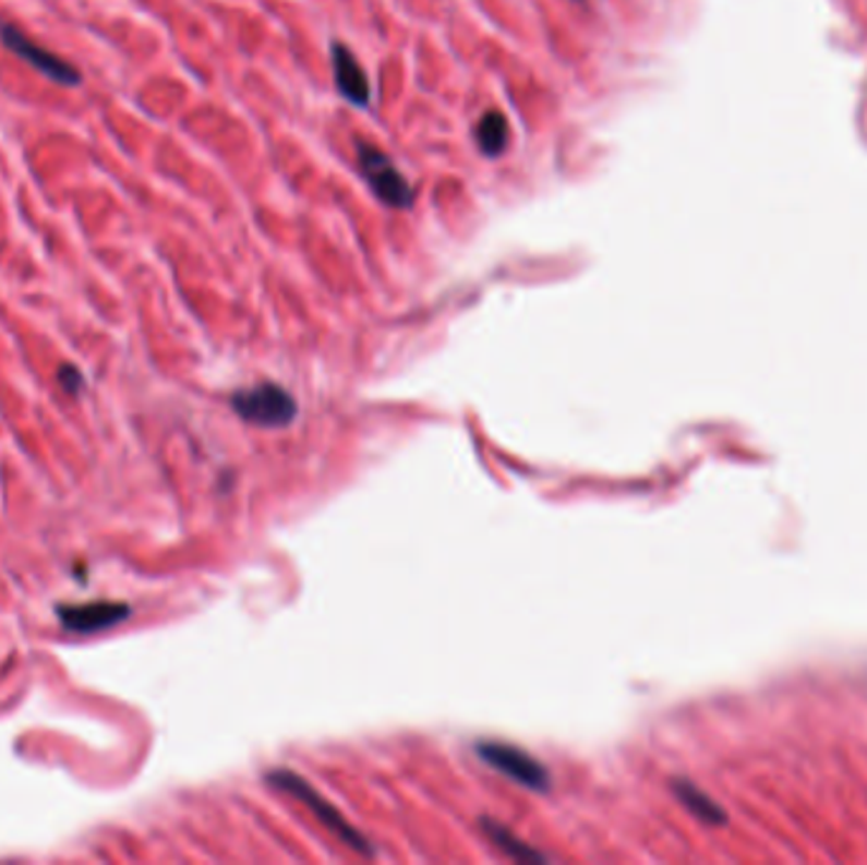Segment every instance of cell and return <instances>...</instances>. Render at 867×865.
I'll return each instance as SVG.
<instances>
[{
	"label": "cell",
	"mask_w": 867,
	"mask_h": 865,
	"mask_svg": "<svg viewBox=\"0 0 867 865\" xmlns=\"http://www.w3.org/2000/svg\"><path fill=\"white\" fill-rule=\"evenodd\" d=\"M267 779H269V784L277 786V790L294 794L297 800L304 802V805H308L312 813L317 815V820L323 822L327 830H333L335 836L342 840V843L350 845L353 851L363 853V855H373V848L369 840H365L361 832H358L353 825H350L346 817H342L338 809L330 805V802H327L325 797H320V794L312 790V786L304 782L300 774H294V771H287V769H277V771H272V774H267Z\"/></svg>",
	"instance_id": "cell-3"
},
{
	"label": "cell",
	"mask_w": 867,
	"mask_h": 865,
	"mask_svg": "<svg viewBox=\"0 0 867 865\" xmlns=\"http://www.w3.org/2000/svg\"><path fill=\"white\" fill-rule=\"evenodd\" d=\"M333 72H335V87L350 105L365 107L371 103V82L361 61L356 59V53L348 49L346 44H333Z\"/></svg>",
	"instance_id": "cell-7"
},
{
	"label": "cell",
	"mask_w": 867,
	"mask_h": 865,
	"mask_svg": "<svg viewBox=\"0 0 867 865\" xmlns=\"http://www.w3.org/2000/svg\"><path fill=\"white\" fill-rule=\"evenodd\" d=\"M59 384L67 388L69 394H76L82 388V373L74 365H61L59 369Z\"/></svg>",
	"instance_id": "cell-11"
},
{
	"label": "cell",
	"mask_w": 867,
	"mask_h": 865,
	"mask_svg": "<svg viewBox=\"0 0 867 865\" xmlns=\"http://www.w3.org/2000/svg\"><path fill=\"white\" fill-rule=\"evenodd\" d=\"M358 170L365 178V183L371 185V191L376 193V199L388 208H409L417 199V191L409 183L401 170L396 168V163L381 151V147L371 143L358 145Z\"/></svg>",
	"instance_id": "cell-2"
},
{
	"label": "cell",
	"mask_w": 867,
	"mask_h": 865,
	"mask_svg": "<svg viewBox=\"0 0 867 865\" xmlns=\"http://www.w3.org/2000/svg\"><path fill=\"white\" fill-rule=\"evenodd\" d=\"M474 140H478L480 153L487 155V158L503 155L507 143H510V124H507L505 115L497 112V109L484 112L474 124Z\"/></svg>",
	"instance_id": "cell-8"
},
{
	"label": "cell",
	"mask_w": 867,
	"mask_h": 865,
	"mask_svg": "<svg viewBox=\"0 0 867 865\" xmlns=\"http://www.w3.org/2000/svg\"><path fill=\"white\" fill-rule=\"evenodd\" d=\"M0 44H3L11 53H15V57L26 61L28 67H34L36 72H41L46 80H51L53 84H61V87H80L82 84L80 69L69 64L67 59L57 57L53 51L44 49L41 44L31 41V38L23 34L19 26H13V23H0Z\"/></svg>",
	"instance_id": "cell-4"
},
{
	"label": "cell",
	"mask_w": 867,
	"mask_h": 865,
	"mask_svg": "<svg viewBox=\"0 0 867 865\" xmlns=\"http://www.w3.org/2000/svg\"><path fill=\"white\" fill-rule=\"evenodd\" d=\"M61 627L69 633H99V629L120 625L132 614V606L124 602H89V604H59L57 606Z\"/></svg>",
	"instance_id": "cell-6"
},
{
	"label": "cell",
	"mask_w": 867,
	"mask_h": 865,
	"mask_svg": "<svg viewBox=\"0 0 867 865\" xmlns=\"http://www.w3.org/2000/svg\"><path fill=\"white\" fill-rule=\"evenodd\" d=\"M675 794H677L679 800L685 802L687 807L693 809L695 815L702 817V820H708V822H723V813L715 807V802H713V800H708L706 794L695 790V786H693L690 782H683V779H679V782H675Z\"/></svg>",
	"instance_id": "cell-10"
},
{
	"label": "cell",
	"mask_w": 867,
	"mask_h": 865,
	"mask_svg": "<svg viewBox=\"0 0 867 865\" xmlns=\"http://www.w3.org/2000/svg\"><path fill=\"white\" fill-rule=\"evenodd\" d=\"M482 830L487 832V836L492 838V843H495L499 851H505L507 855H513V858H518V861H538V863L545 861L541 853L533 851V848L515 838L510 830L503 828V825H497V822H492V820H482Z\"/></svg>",
	"instance_id": "cell-9"
},
{
	"label": "cell",
	"mask_w": 867,
	"mask_h": 865,
	"mask_svg": "<svg viewBox=\"0 0 867 865\" xmlns=\"http://www.w3.org/2000/svg\"><path fill=\"white\" fill-rule=\"evenodd\" d=\"M231 407L244 422L262 427V430H282L297 417L294 396L277 384L241 388L231 396Z\"/></svg>",
	"instance_id": "cell-1"
},
{
	"label": "cell",
	"mask_w": 867,
	"mask_h": 865,
	"mask_svg": "<svg viewBox=\"0 0 867 865\" xmlns=\"http://www.w3.org/2000/svg\"><path fill=\"white\" fill-rule=\"evenodd\" d=\"M480 759L487 767L497 769L499 774L513 779L515 784L526 786L533 792H549L551 790V771L543 767L535 757H530L528 752L518 749V746L503 744V742H480L478 744Z\"/></svg>",
	"instance_id": "cell-5"
}]
</instances>
